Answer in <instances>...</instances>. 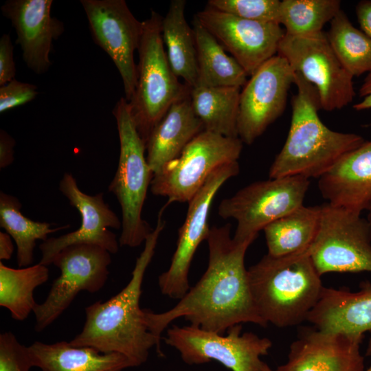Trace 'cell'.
<instances>
[{
	"instance_id": "15",
	"label": "cell",
	"mask_w": 371,
	"mask_h": 371,
	"mask_svg": "<svg viewBox=\"0 0 371 371\" xmlns=\"http://www.w3.org/2000/svg\"><path fill=\"white\" fill-rule=\"evenodd\" d=\"M295 71L282 56L263 63L240 91L238 117V137L252 144L283 113Z\"/></svg>"
},
{
	"instance_id": "20",
	"label": "cell",
	"mask_w": 371,
	"mask_h": 371,
	"mask_svg": "<svg viewBox=\"0 0 371 371\" xmlns=\"http://www.w3.org/2000/svg\"><path fill=\"white\" fill-rule=\"evenodd\" d=\"M306 320L325 333L355 335L371 331V283L362 282L357 292L324 286ZM366 356H371V339Z\"/></svg>"
},
{
	"instance_id": "24",
	"label": "cell",
	"mask_w": 371,
	"mask_h": 371,
	"mask_svg": "<svg viewBox=\"0 0 371 371\" xmlns=\"http://www.w3.org/2000/svg\"><path fill=\"white\" fill-rule=\"evenodd\" d=\"M186 1L172 0L161 20V37L170 67L190 89L198 82V63L193 30L185 17Z\"/></svg>"
},
{
	"instance_id": "18",
	"label": "cell",
	"mask_w": 371,
	"mask_h": 371,
	"mask_svg": "<svg viewBox=\"0 0 371 371\" xmlns=\"http://www.w3.org/2000/svg\"><path fill=\"white\" fill-rule=\"evenodd\" d=\"M53 0H8L2 14L15 29L26 66L37 75L46 73L53 43L64 32L63 23L51 14Z\"/></svg>"
},
{
	"instance_id": "25",
	"label": "cell",
	"mask_w": 371,
	"mask_h": 371,
	"mask_svg": "<svg viewBox=\"0 0 371 371\" xmlns=\"http://www.w3.org/2000/svg\"><path fill=\"white\" fill-rule=\"evenodd\" d=\"M192 30L198 63L196 86H244L247 81L245 70L232 56L225 53L223 47L196 17Z\"/></svg>"
},
{
	"instance_id": "4",
	"label": "cell",
	"mask_w": 371,
	"mask_h": 371,
	"mask_svg": "<svg viewBox=\"0 0 371 371\" xmlns=\"http://www.w3.org/2000/svg\"><path fill=\"white\" fill-rule=\"evenodd\" d=\"M251 296L260 317L283 328L300 324L324 288L310 247L284 256H264L247 269Z\"/></svg>"
},
{
	"instance_id": "23",
	"label": "cell",
	"mask_w": 371,
	"mask_h": 371,
	"mask_svg": "<svg viewBox=\"0 0 371 371\" xmlns=\"http://www.w3.org/2000/svg\"><path fill=\"white\" fill-rule=\"evenodd\" d=\"M27 350L32 366L41 371H122L133 367L122 354L102 353L92 347H76L65 341H35Z\"/></svg>"
},
{
	"instance_id": "7",
	"label": "cell",
	"mask_w": 371,
	"mask_h": 371,
	"mask_svg": "<svg viewBox=\"0 0 371 371\" xmlns=\"http://www.w3.org/2000/svg\"><path fill=\"white\" fill-rule=\"evenodd\" d=\"M243 149L240 138L207 131L197 135L175 159L155 173L151 192L173 202L188 203L218 167L238 161Z\"/></svg>"
},
{
	"instance_id": "31",
	"label": "cell",
	"mask_w": 371,
	"mask_h": 371,
	"mask_svg": "<svg viewBox=\"0 0 371 371\" xmlns=\"http://www.w3.org/2000/svg\"><path fill=\"white\" fill-rule=\"evenodd\" d=\"M339 0H283L279 23L285 34L293 36L312 35L322 32L341 10Z\"/></svg>"
},
{
	"instance_id": "34",
	"label": "cell",
	"mask_w": 371,
	"mask_h": 371,
	"mask_svg": "<svg viewBox=\"0 0 371 371\" xmlns=\"http://www.w3.org/2000/svg\"><path fill=\"white\" fill-rule=\"evenodd\" d=\"M36 85L13 79L0 87V113L25 104L38 95Z\"/></svg>"
},
{
	"instance_id": "8",
	"label": "cell",
	"mask_w": 371,
	"mask_h": 371,
	"mask_svg": "<svg viewBox=\"0 0 371 371\" xmlns=\"http://www.w3.org/2000/svg\"><path fill=\"white\" fill-rule=\"evenodd\" d=\"M310 254L319 276L371 273V224L360 214L326 203Z\"/></svg>"
},
{
	"instance_id": "3",
	"label": "cell",
	"mask_w": 371,
	"mask_h": 371,
	"mask_svg": "<svg viewBox=\"0 0 371 371\" xmlns=\"http://www.w3.org/2000/svg\"><path fill=\"white\" fill-rule=\"evenodd\" d=\"M297 93L292 100L289 133L272 163L269 178L301 176L319 178L345 154L365 141L357 134L337 132L320 120L315 88L295 72Z\"/></svg>"
},
{
	"instance_id": "16",
	"label": "cell",
	"mask_w": 371,
	"mask_h": 371,
	"mask_svg": "<svg viewBox=\"0 0 371 371\" xmlns=\"http://www.w3.org/2000/svg\"><path fill=\"white\" fill-rule=\"evenodd\" d=\"M195 17L232 54L247 76H251L276 56L285 34L279 23L244 19L209 6Z\"/></svg>"
},
{
	"instance_id": "10",
	"label": "cell",
	"mask_w": 371,
	"mask_h": 371,
	"mask_svg": "<svg viewBox=\"0 0 371 371\" xmlns=\"http://www.w3.org/2000/svg\"><path fill=\"white\" fill-rule=\"evenodd\" d=\"M241 324L229 328L226 335L191 324L173 325L167 330L164 340L189 365L214 360L232 371H262L266 363L260 357L268 354L271 341L253 333L241 334Z\"/></svg>"
},
{
	"instance_id": "19",
	"label": "cell",
	"mask_w": 371,
	"mask_h": 371,
	"mask_svg": "<svg viewBox=\"0 0 371 371\" xmlns=\"http://www.w3.org/2000/svg\"><path fill=\"white\" fill-rule=\"evenodd\" d=\"M363 337L306 328L291 344L286 362L276 371H364L360 351Z\"/></svg>"
},
{
	"instance_id": "38",
	"label": "cell",
	"mask_w": 371,
	"mask_h": 371,
	"mask_svg": "<svg viewBox=\"0 0 371 371\" xmlns=\"http://www.w3.org/2000/svg\"><path fill=\"white\" fill-rule=\"evenodd\" d=\"M359 96L362 100L354 104L353 108L357 111L371 109V71L368 74L360 87Z\"/></svg>"
},
{
	"instance_id": "14",
	"label": "cell",
	"mask_w": 371,
	"mask_h": 371,
	"mask_svg": "<svg viewBox=\"0 0 371 371\" xmlns=\"http://www.w3.org/2000/svg\"><path fill=\"white\" fill-rule=\"evenodd\" d=\"M239 171L238 161L218 167L188 202L186 217L179 229L177 247L170 265L158 278L162 294L172 299H181L190 289V265L198 247L207 238L210 229L208 217L213 200L221 187Z\"/></svg>"
},
{
	"instance_id": "17",
	"label": "cell",
	"mask_w": 371,
	"mask_h": 371,
	"mask_svg": "<svg viewBox=\"0 0 371 371\" xmlns=\"http://www.w3.org/2000/svg\"><path fill=\"white\" fill-rule=\"evenodd\" d=\"M58 188L70 205L79 212L80 226L75 231L43 241L39 245L41 252L39 263L46 266L51 265L60 251L76 244L95 245L111 254H116L119 251V240L109 228L118 229L122 227V222L104 201V194L89 195L83 192L75 177L68 172L63 175Z\"/></svg>"
},
{
	"instance_id": "36",
	"label": "cell",
	"mask_w": 371,
	"mask_h": 371,
	"mask_svg": "<svg viewBox=\"0 0 371 371\" xmlns=\"http://www.w3.org/2000/svg\"><path fill=\"white\" fill-rule=\"evenodd\" d=\"M15 140L5 130H0V168L3 169L14 161Z\"/></svg>"
},
{
	"instance_id": "28",
	"label": "cell",
	"mask_w": 371,
	"mask_h": 371,
	"mask_svg": "<svg viewBox=\"0 0 371 371\" xmlns=\"http://www.w3.org/2000/svg\"><path fill=\"white\" fill-rule=\"evenodd\" d=\"M22 205L14 196L0 192V226L14 239L16 245V260L19 267H27L34 260V249L38 240H46L49 234L69 225L52 227L51 223L34 221L23 216Z\"/></svg>"
},
{
	"instance_id": "26",
	"label": "cell",
	"mask_w": 371,
	"mask_h": 371,
	"mask_svg": "<svg viewBox=\"0 0 371 371\" xmlns=\"http://www.w3.org/2000/svg\"><path fill=\"white\" fill-rule=\"evenodd\" d=\"M321 205H304L267 225L264 229L267 254L284 256L309 247L319 230Z\"/></svg>"
},
{
	"instance_id": "22",
	"label": "cell",
	"mask_w": 371,
	"mask_h": 371,
	"mask_svg": "<svg viewBox=\"0 0 371 371\" xmlns=\"http://www.w3.org/2000/svg\"><path fill=\"white\" fill-rule=\"evenodd\" d=\"M203 131L204 127L194 112L190 94L172 104L153 130L146 145V159L153 173L176 159Z\"/></svg>"
},
{
	"instance_id": "6",
	"label": "cell",
	"mask_w": 371,
	"mask_h": 371,
	"mask_svg": "<svg viewBox=\"0 0 371 371\" xmlns=\"http://www.w3.org/2000/svg\"><path fill=\"white\" fill-rule=\"evenodd\" d=\"M161 16L152 10L143 21V32L137 49V82L128 102L137 132L145 145L169 108L190 94L172 71L161 37Z\"/></svg>"
},
{
	"instance_id": "5",
	"label": "cell",
	"mask_w": 371,
	"mask_h": 371,
	"mask_svg": "<svg viewBox=\"0 0 371 371\" xmlns=\"http://www.w3.org/2000/svg\"><path fill=\"white\" fill-rule=\"evenodd\" d=\"M115 116L120 139L117 168L109 186L122 210L120 246L137 247L152 232L142 218V209L154 173L146 155V145L133 121L128 102L124 97L116 103Z\"/></svg>"
},
{
	"instance_id": "40",
	"label": "cell",
	"mask_w": 371,
	"mask_h": 371,
	"mask_svg": "<svg viewBox=\"0 0 371 371\" xmlns=\"http://www.w3.org/2000/svg\"><path fill=\"white\" fill-rule=\"evenodd\" d=\"M368 218L367 220L369 221V223L371 224V203H370L368 209Z\"/></svg>"
},
{
	"instance_id": "33",
	"label": "cell",
	"mask_w": 371,
	"mask_h": 371,
	"mask_svg": "<svg viewBox=\"0 0 371 371\" xmlns=\"http://www.w3.org/2000/svg\"><path fill=\"white\" fill-rule=\"evenodd\" d=\"M27 346L11 332L0 335V371H30L32 368Z\"/></svg>"
},
{
	"instance_id": "2",
	"label": "cell",
	"mask_w": 371,
	"mask_h": 371,
	"mask_svg": "<svg viewBox=\"0 0 371 371\" xmlns=\"http://www.w3.org/2000/svg\"><path fill=\"white\" fill-rule=\"evenodd\" d=\"M164 210L161 207L157 225L144 242L128 283L109 300L97 301L86 307L84 326L70 341L71 345L92 347L102 353L122 354L133 367L147 361L153 347H155L159 356L164 355L160 340L149 330L146 311L140 308L139 299L145 272L166 225L162 218Z\"/></svg>"
},
{
	"instance_id": "11",
	"label": "cell",
	"mask_w": 371,
	"mask_h": 371,
	"mask_svg": "<svg viewBox=\"0 0 371 371\" xmlns=\"http://www.w3.org/2000/svg\"><path fill=\"white\" fill-rule=\"evenodd\" d=\"M278 55L315 88L321 109H341L352 102L353 76L342 65L323 31L304 36L284 34Z\"/></svg>"
},
{
	"instance_id": "35",
	"label": "cell",
	"mask_w": 371,
	"mask_h": 371,
	"mask_svg": "<svg viewBox=\"0 0 371 371\" xmlns=\"http://www.w3.org/2000/svg\"><path fill=\"white\" fill-rule=\"evenodd\" d=\"M15 75L14 47L10 34H3L0 38V87L14 79Z\"/></svg>"
},
{
	"instance_id": "1",
	"label": "cell",
	"mask_w": 371,
	"mask_h": 371,
	"mask_svg": "<svg viewBox=\"0 0 371 371\" xmlns=\"http://www.w3.org/2000/svg\"><path fill=\"white\" fill-rule=\"evenodd\" d=\"M254 240H235L229 224L210 227L206 239L209 249L206 271L169 310L156 313L145 309L150 333L161 340L162 332L181 317L191 325L220 334L243 323L267 326L254 304L245 267L246 251Z\"/></svg>"
},
{
	"instance_id": "13",
	"label": "cell",
	"mask_w": 371,
	"mask_h": 371,
	"mask_svg": "<svg viewBox=\"0 0 371 371\" xmlns=\"http://www.w3.org/2000/svg\"><path fill=\"white\" fill-rule=\"evenodd\" d=\"M91 36L111 58L123 82L129 102L137 82L134 52L138 49L143 21H138L124 0H80Z\"/></svg>"
},
{
	"instance_id": "12",
	"label": "cell",
	"mask_w": 371,
	"mask_h": 371,
	"mask_svg": "<svg viewBox=\"0 0 371 371\" xmlns=\"http://www.w3.org/2000/svg\"><path fill=\"white\" fill-rule=\"evenodd\" d=\"M111 262V253L95 245H71L60 251L52 264L60 270V275L45 300L34 308L35 330L41 332L52 324L80 292L100 291L108 279Z\"/></svg>"
},
{
	"instance_id": "37",
	"label": "cell",
	"mask_w": 371,
	"mask_h": 371,
	"mask_svg": "<svg viewBox=\"0 0 371 371\" xmlns=\"http://www.w3.org/2000/svg\"><path fill=\"white\" fill-rule=\"evenodd\" d=\"M356 15L361 30L371 38V0H363L357 3Z\"/></svg>"
},
{
	"instance_id": "9",
	"label": "cell",
	"mask_w": 371,
	"mask_h": 371,
	"mask_svg": "<svg viewBox=\"0 0 371 371\" xmlns=\"http://www.w3.org/2000/svg\"><path fill=\"white\" fill-rule=\"evenodd\" d=\"M309 184L301 176L256 181L222 200L218 214L236 221L235 240L256 239L267 225L303 205Z\"/></svg>"
},
{
	"instance_id": "42",
	"label": "cell",
	"mask_w": 371,
	"mask_h": 371,
	"mask_svg": "<svg viewBox=\"0 0 371 371\" xmlns=\"http://www.w3.org/2000/svg\"><path fill=\"white\" fill-rule=\"evenodd\" d=\"M364 371H371V366L367 370H366Z\"/></svg>"
},
{
	"instance_id": "29",
	"label": "cell",
	"mask_w": 371,
	"mask_h": 371,
	"mask_svg": "<svg viewBox=\"0 0 371 371\" xmlns=\"http://www.w3.org/2000/svg\"><path fill=\"white\" fill-rule=\"evenodd\" d=\"M49 278L46 265L38 263L25 268L13 269L0 262V306L18 321L25 320L36 303L34 291Z\"/></svg>"
},
{
	"instance_id": "32",
	"label": "cell",
	"mask_w": 371,
	"mask_h": 371,
	"mask_svg": "<svg viewBox=\"0 0 371 371\" xmlns=\"http://www.w3.org/2000/svg\"><path fill=\"white\" fill-rule=\"evenodd\" d=\"M279 0H210L208 6L244 19L279 23Z\"/></svg>"
},
{
	"instance_id": "39",
	"label": "cell",
	"mask_w": 371,
	"mask_h": 371,
	"mask_svg": "<svg viewBox=\"0 0 371 371\" xmlns=\"http://www.w3.org/2000/svg\"><path fill=\"white\" fill-rule=\"evenodd\" d=\"M14 252L12 237L7 232H0V259L10 260Z\"/></svg>"
},
{
	"instance_id": "27",
	"label": "cell",
	"mask_w": 371,
	"mask_h": 371,
	"mask_svg": "<svg viewBox=\"0 0 371 371\" xmlns=\"http://www.w3.org/2000/svg\"><path fill=\"white\" fill-rule=\"evenodd\" d=\"M240 91V87H237L196 86L190 89L192 109L205 131L227 137H238Z\"/></svg>"
},
{
	"instance_id": "21",
	"label": "cell",
	"mask_w": 371,
	"mask_h": 371,
	"mask_svg": "<svg viewBox=\"0 0 371 371\" xmlns=\"http://www.w3.org/2000/svg\"><path fill=\"white\" fill-rule=\"evenodd\" d=\"M318 188L330 204L357 214L371 203V141L342 156L319 178Z\"/></svg>"
},
{
	"instance_id": "41",
	"label": "cell",
	"mask_w": 371,
	"mask_h": 371,
	"mask_svg": "<svg viewBox=\"0 0 371 371\" xmlns=\"http://www.w3.org/2000/svg\"><path fill=\"white\" fill-rule=\"evenodd\" d=\"M262 371H276L272 370L267 363L265 365Z\"/></svg>"
},
{
	"instance_id": "30",
	"label": "cell",
	"mask_w": 371,
	"mask_h": 371,
	"mask_svg": "<svg viewBox=\"0 0 371 371\" xmlns=\"http://www.w3.org/2000/svg\"><path fill=\"white\" fill-rule=\"evenodd\" d=\"M326 34L335 55L353 77L371 71V38L356 28L341 10Z\"/></svg>"
}]
</instances>
